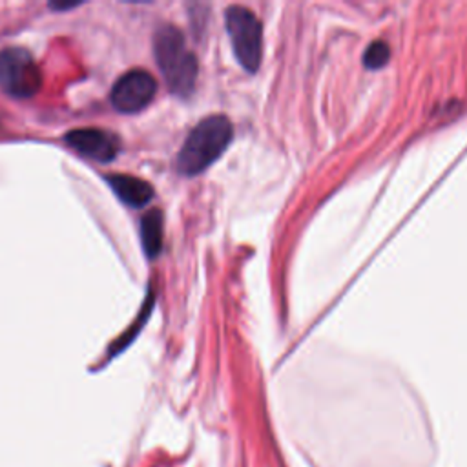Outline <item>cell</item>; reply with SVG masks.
<instances>
[{
    "label": "cell",
    "instance_id": "obj_8",
    "mask_svg": "<svg viewBox=\"0 0 467 467\" xmlns=\"http://www.w3.org/2000/svg\"><path fill=\"white\" fill-rule=\"evenodd\" d=\"M140 243L144 254L153 259L162 248V213L153 208L140 219Z\"/></svg>",
    "mask_w": 467,
    "mask_h": 467
},
{
    "label": "cell",
    "instance_id": "obj_6",
    "mask_svg": "<svg viewBox=\"0 0 467 467\" xmlns=\"http://www.w3.org/2000/svg\"><path fill=\"white\" fill-rule=\"evenodd\" d=\"M64 140L71 150L97 162L113 161L120 150V139L115 133L100 128L71 130L64 135Z\"/></svg>",
    "mask_w": 467,
    "mask_h": 467
},
{
    "label": "cell",
    "instance_id": "obj_1",
    "mask_svg": "<svg viewBox=\"0 0 467 467\" xmlns=\"http://www.w3.org/2000/svg\"><path fill=\"white\" fill-rule=\"evenodd\" d=\"M234 135L232 122L224 115L202 119L186 137L179 155L177 171L192 177L204 171L228 148Z\"/></svg>",
    "mask_w": 467,
    "mask_h": 467
},
{
    "label": "cell",
    "instance_id": "obj_3",
    "mask_svg": "<svg viewBox=\"0 0 467 467\" xmlns=\"http://www.w3.org/2000/svg\"><path fill=\"white\" fill-rule=\"evenodd\" d=\"M224 22L239 64L246 71H257L263 57V27L259 18L246 7L232 5L224 13Z\"/></svg>",
    "mask_w": 467,
    "mask_h": 467
},
{
    "label": "cell",
    "instance_id": "obj_5",
    "mask_svg": "<svg viewBox=\"0 0 467 467\" xmlns=\"http://www.w3.org/2000/svg\"><path fill=\"white\" fill-rule=\"evenodd\" d=\"M157 93V80L146 69H130L111 88V104L122 113H137L146 108Z\"/></svg>",
    "mask_w": 467,
    "mask_h": 467
},
{
    "label": "cell",
    "instance_id": "obj_9",
    "mask_svg": "<svg viewBox=\"0 0 467 467\" xmlns=\"http://www.w3.org/2000/svg\"><path fill=\"white\" fill-rule=\"evenodd\" d=\"M389 55H390L389 46H387L385 42H379V40H378V42H372V44L365 49L363 62H365V66H367V67H370V69H378V67H381V66H385V64H387Z\"/></svg>",
    "mask_w": 467,
    "mask_h": 467
},
{
    "label": "cell",
    "instance_id": "obj_4",
    "mask_svg": "<svg viewBox=\"0 0 467 467\" xmlns=\"http://www.w3.org/2000/svg\"><path fill=\"white\" fill-rule=\"evenodd\" d=\"M0 88L16 99H29L42 88V71L24 47L0 49Z\"/></svg>",
    "mask_w": 467,
    "mask_h": 467
},
{
    "label": "cell",
    "instance_id": "obj_7",
    "mask_svg": "<svg viewBox=\"0 0 467 467\" xmlns=\"http://www.w3.org/2000/svg\"><path fill=\"white\" fill-rule=\"evenodd\" d=\"M106 182L111 186L115 195L128 206L140 208L153 199V188L144 179L126 173H109L106 175Z\"/></svg>",
    "mask_w": 467,
    "mask_h": 467
},
{
    "label": "cell",
    "instance_id": "obj_2",
    "mask_svg": "<svg viewBox=\"0 0 467 467\" xmlns=\"http://www.w3.org/2000/svg\"><path fill=\"white\" fill-rule=\"evenodd\" d=\"M153 55L170 91L188 97L195 88L197 60L182 33L173 26H161L153 35Z\"/></svg>",
    "mask_w": 467,
    "mask_h": 467
}]
</instances>
